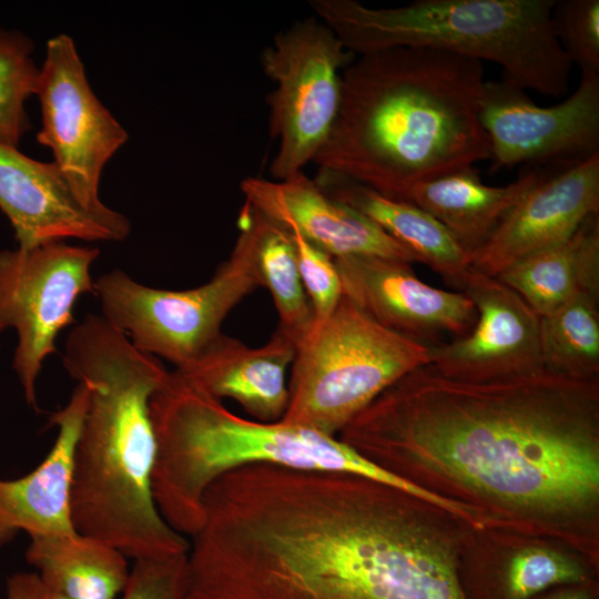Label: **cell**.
<instances>
[{
    "label": "cell",
    "instance_id": "11",
    "mask_svg": "<svg viewBox=\"0 0 599 599\" xmlns=\"http://www.w3.org/2000/svg\"><path fill=\"white\" fill-rule=\"evenodd\" d=\"M35 95L42 114L38 142L52 150L54 163L85 209L110 213L99 196L100 177L128 133L92 91L69 35L48 40Z\"/></svg>",
    "mask_w": 599,
    "mask_h": 599
},
{
    "label": "cell",
    "instance_id": "15",
    "mask_svg": "<svg viewBox=\"0 0 599 599\" xmlns=\"http://www.w3.org/2000/svg\"><path fill=\"white\" fill-rule=\"evenodd\" d=\"M334 262L343 295L390 331L427 344L440 333L466 336L476 323L475 305L464 292L424 283L408 262L370 255Z\"/></svg>",
    "mask_w": 599,
    "mask_h": 599
},
{
    "label": "cell",
    "instance_id": "10",
    "mask_svg": "<svg viewBox=\"0 0 599 599\" xmlns=\"http://www.w3.org/2000/svg\"><path fill=\"white\" fill-rule=\"evenodd\" d=\"M94 246L50 242L0 251V331L18 334L12 366L27 403L37 408L35 382L43 362L55 352L60 332L77 323L78 298L94 294Z\"/></svg>",
    "mask_w": 599,
    "mask_h": 599
},
{
    "label": "cell",
    "instance_id": "22",
    "mask_svg": "<svg viewBox=\"0 0 599 599\" xmlns=\"http://www.w3.org/2000/svg\"><path fill=\"white\" fill-rule=\"evenodd\" d=\"M541 317L580 293L599 295V214L566 241L518 261L497 276Z\"/></svg>",
    "mask_w": 599,
    "mask_h": 599
},
{
    "label": "cell",
    "instance_id": "24",
    "mask_svg": "<svg viewBox=\"0 0 599 599\" xmlns=\"http://www.w3.org/2000/svg\"><path fill=\"white\" fill-rule=\"evenodd\" d=\"M237 225L250 238L258 286L271 294L278 327L297 345L312 329L314 314L304 290L290 230L244 203Z\"/></svg>",
    "mask_w": 599,
    "mask_h": 599
},
{
    "label": "cell",
    "instance_id": "20",
    "mask_svg": "<svg viewBox=\"0 0 599 599\" xmlns=\"http://www.w3.org/2000/svg\"><path fill=\"white\" fill-rule=\"evenodd\" d=\"M316 183L334 199L354 207L403 246L417 262L461 288L471 271V254L433 215L393 200L343 175L318 170Z\"/></svg>",
    "mask_w": 599,
    "mask_h": 599
},
{
    "label": "cell",
    "instance_id": "3",
    "mask_svg": "<svg viewBox=\"0 0 599 599\" xmlns=\"http://www.w3.org/2000/svg\"><path fill=\"white\" fill-rule=\"evenodd\" d=\"M483 62L429 48L359 54L313 163L406 201L415 185L490 159L480 122Z\"/></svg>",
    "mask_w": 599,
    "mask_h": 599
},
{
    "label": "cell",
    "instance_id": "27",
    "mask_svg": "<svg viewBox=\"0 0 599 599\" xmlns=\"http://www.w3.org/2000/svg\"><path fill=\"white\" fill-rule=\"evenodd\" d=\"M586 580V570L576 558L548 546L528 545L507 561L504 593L506 599H529L551 586Z\"/></svg>",
    "mask_w": 599,
    "mask_h": 599
},
{
    "label": "cell",
    "instance_id": "32",
    "mask_svg": "<svg viewBox=\"0 0 599 599\" xmlns=\"http://www.w3.org/2000/svg\"><path fill=\"white\" fill-rule=\"evenodd\" d=\"M546 599H590L588 593L581 589H568L561 592H558Z\"/></svg>",
    "mask_w": 599,
    "mask_h": 599
},
{
    "label": "cell",
    "instance_id": "23",
    "mask_svg": "<svg viewBox=\"0 0 599 599\" xmlns=\"http://www.w3.org/2000/svg\"><path fill=\"white\" fill-rule=\"evenodd\" d=\"M26 558L69 599H118L131 569L119 549L78 531L30 538Z\"/></svg>",
    "mask_w": 599,
    "mask_h": 599
},
{
    "label": "cell",
    "instance_id": "25",
    "mask_svg": "<svg viewBox=\"0 0 599 599\" xmlns=\"http://www.w3.org/2000/svg\"><path fill=\"white\" fill-rule=\"evenodd\" d=\"M599 295L580 293L540 317L544 369L568 378L599 379Z\"/></svg>",
    "mask_w": 599,
    "mask_h": 599
},
{
    "label": "cell",
    "instance_id": "7",
    "mask_svg": "<svg viewBox=\"0 0 599 599\" xmlns=\"http://www.w3.org/2000/svg\"><path fill=\"white\" fill-rule=\"evenodd\" d=\"M429 364V345L384 327L343 295L296 345L281 420L336 437L385 389Z\"/></svg>",
    "mask_w": 599,
    "mask_h": 599
},
{
    "label": "cell",
    "instance_id": "31",
    "mask_svg": "<svg viewBox=\"0 0 599 599\" xmlns=\"http://www.w3.org/2000/svg\"><path fill=\"white\" fill-rule=\"evenodd\" d=\"M7 599H69L37 572H19L7 581Z\"/></svg>",
    "mask_w": 599,
    "mask_h": 599
},
{
    "label": "cell",
    "instance_id": "1",
    "mask_svg": "<svg viewBox=\"0 0 599 599\" xmlns=\"http://www.w3.org/2000/svg\"><path fill=\"white\" fill-rule=\"evenodd\" d=\"M337 438L386 473L473 509L494 534L555 540L598 561L599 379L542 370L467 382L425 365Z\"/></svg>",
    "mask_w": 599,
    "mask_h": 599
},
{
    "label": "cell",
    "instance_id": "21",
    "mask_svg": "<svg viewBox=\"0 0 599 599\" xmlns=\"http://www.w3.org/2000/svg\"><path fill=\"white\" fill-rule=\"evenodd\" d=\"M546 172L528 166L514 182L490 186L474 166L465 167L415 185L406 201L438 220L471 254Z\"/></svg>",
    "mask_w": 599,
    "mask_h": 599
},
{
    "label": "cell",
    "instance_id": "9",
    "mask_svg": "<svg viewBox=\"0 0 599 599\" xmlns=\"http://www.w3.org/2000/svg\"><path fill=\"white\" fill-rule=\"evenodd\" d=\"M352 54L316 17L280 31L263 50L261 67L275 83L266 97L270 135L278 142L270 166L274 181L303 171L326 142Z\"/></svg>",
    "mask_w": 599,
    "mask_h": 599
},
{
    "label": "cell",
    "instance_id": "16",
    "mask_svg": "<svg viewBox=\"0 0 599 599\" xmlns=\"http://www.w3.org/2000/svg\"><path fill=\"white\" fill-rule=\"evenodd\" d=\"M0 211L22 248L65 238L119 242L131 231L129 219L114 210L99 214L85 209L54 162L37 161L3 143Z\"/></svg>",
    "mask_w": 599,
    "mask_h": 599
},
{
    "label": "cell",
    "instance_id": "6",
    "mask_svg": "<svg viewBox=\"0 0 599 599\" xmlns=\"http://www.w3.org/2000/svg\"><path fill=\"white\" fill-rule=\"evenodd\" d=\"M555 0H416L372 8L355 0H309L308 6L346 50L429 48L491 61L502 80L560 98L571 67L551 24Z\"/></svg>",
    "mask_w": 599,
    "mask_h": 599
},
{
    "label": "cell",
    "instance_id": "29",
    "mask_svg": "<svg viewBox=\"0 0 599 599\" xmlns=\"http://www.w3.org/2000/svg\"><path fill=\"white\" fill-rule=\"evenodd\" d=\"M292 234L298 271L311 302L314 325L326 321L337 307L342 296V282L334 258L306 241L297 231Z\"/></svg>",
    "mask_w": 599,
    "mask_h": 599
},
{
    "label": "cell",
    "instance_id": "5",
    "mask_svg": "<svg viewBox=\"0 0 599 599\" xmlns=\"http://www.w3.org/2000/svg\"><path fill=\"white\" fill-rule=\"evenodd\" d=\"M156 438L152 491L165 521L192 537L203 522V497L224 474L253 464L366 476L425 500L433 496L375 466L337 437L285 422L262 423L229 410L179 372L150 402Z\"/></svg>",
    "mask_w": 599,
    "mask_h": 599
},
{
    "label": "cell",
    "instance_id": "13",
    "mask_svg": "<svg viewBox=\"0 0 599 599\" xmlns=\"http://www.w3.org/2000/svg\"><path fill=\"white\" fill-rule=\"evenodd\" d=\"M463 292L474 303L473 329L450 343L429 345L430 366L458 380L488 382L545 370L540 317L497 277L471 268Z\"/></svg>",
    "mask_w": 599,
    "mask_h": 599
},
{
    "label": "cell",
    "instance_id": "14",
    "mask_svg": "<svg viewBox=\"0 0 599 599\" xmlns=\"http://www.w3.org/2000/svg\"><path fill=\"white\" fill-rule=\"evenodd\" d=\"M599 214V152L546 172L471 253V268L497 277L511 265L569 238Z\"/></svg>",
    "mask_w": 599,
    "mask_h": 599
},
{
    "label": "cell",
    "instance_id": "17",
    "mask_svg": "<svg viewBox=\"0 0 599 599\" xmlns=\"http://www.w3.org/2000/svg\"><path fill=\"white\" fill-rule=\"evenodd\" d=\"M245 203L297 231L333 258L370 255L415 262L414 257L367 216L326 193L303 171L282 181L246 177Z\"/></svg>",
    "mask_w": 599,
    "mask_h": 599
},
{
    "label": "cell",
    "instance_id": "2",
    "mask_svg": "<svg viewBox=\"0 0 599 599\" xmlns=\"http://www.w3.org/2000/svg\"><path fill=\"white\" fill-rule=\"evenodd\" d=\"M187 551V599H468L476 532L393 485L253 464L216 479Z\"/></svg>",
    "mask_w": 599,
    "mask_h": 599
},
{
    "label": "cell",
    "instance_id": "19",
    "mask_svg": "<svg viewBox=\"0 0 599 599\" xmlns=\"http://www.w3.org/2000/svg\"><path fill=\"white\" fill-rule=\"evenodd\" d=\"M295 353L280 327L260 347L222 333L191 365L175 370L213 397L235 400L254 420L275 423L287 409L286 374Z\"/></svg>",
    "mask_w": 599,
    "mask_h": 599
},
{
    "label": "cell",
    "instance_id": "18",
    "mask_svg": "<svg viewBox=\"0 0 599 599\" xmlns=\"http://www.w3.org/2000/svg\"><path fill=\"white\" fill-rule=\"evenodd\" d=\"M89 400L83 382L50 417L57 436L47 456L29 474L0 479V548L20 531L30 538L74 532L71 515L73 453Z\"/></svg>",
    "mask_w": 599,
    "mask_h": 599
},
{
    "label": "cell",
    "instance_id": "8",
    "mask_svg": "<svg viewBox=\"0 0 599 599\" xmlns=\"http://www.w3.org/2000/svg\"><path fill=\"white\" fill-rule=\"evenodd\" d=\"M256 287L251 243L243 229L230 257L197 287L154 288L122 270L94 281L102 316L136 348L166 359L175 369L191 365L222 334L223 321Z\"/></svg>",
    "mask_w": 599,
    "mask_h": 599
},
{
    "label": "cell",
    "instance_id": "26",
    "mask_svg": "<svg viewBox=\"0 0 599 599\" xmlns=\"http://www.w3.org/2000/svg\"><path fill=\"white\" fill-rule=\"evenodd\" d=\"M33 41L20 31L0 29V143L18 148L30 129L26 101L37 92L40 68Z\"/></svg>",
    "mask_w": 599,
    "mask_h": 599
},
{
    "label": "cell",
    "instance_id": "4",
    "mask_svg": "<svg viewBox=\"0 0 599 599\" xmlns=\"http://www.w3.org/2000/svg\"><path fill=\"white\" fill-rule=\"evenodd\" d=\"M62 363L89 387L73 453L75 531L133 560L186 554L190 541L165 521L152 491L156 438L150 402L170 372L95 314L70 331Z\"/></svg>",
    "mask_w": 599,
    "mask_h": 599
},
{
    "label": "cell",
    "instance_id": "12",
    "mask_svg": "<svg viewBox=\"0 0 599 599\" xmlns=\"http://www.w3.org/2000/svg\"><path fill=\"white\" fill-rule=\"evenodd\" d=\"M480 122L494 170L581 162L599 152V73L581 72L575 91L546 108L510 82L485 81Z\"/></svg>",
    "mask_w": 599,
    "mask_h": 599
},
{
    "label": "cell",
    "instance_id": "30",
    "mask_svg": "<svg viewBox=\"0 0 599 599\" xmlns=\"http://www.w3.org/2000/svg\"><path fill=\"white\" fill-rule=\"evenodd\" d=\"M186 555L134 560L121 599H186Z\"/></svg>",
    "mask_w": 599,
    "mask_h": 599
},
{
    "label": "cell",
    "instance_id": "28",
    "mask_svg": "<svg viewBox=\"0 0 599 599\" xmlns=\"http://www.w3.org/2000/svg\"><path fill=\"white\" fill-rule=\"evenodd\" d=\"M551 24L570 62L599 73V0H555Z\"/></svg>",
    "mask_w": 599,
    "mask_h": 599
}]
</instances>
